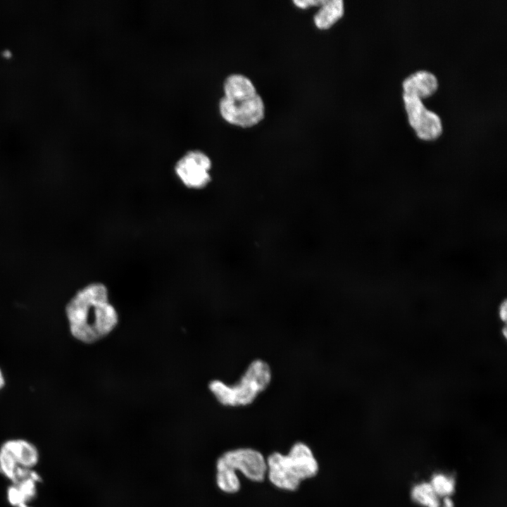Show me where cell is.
Returning a JSON list of instances; mask_svg holds the SVG:
<instances>
[{
	"label": "cell",
	"instance_id": "obj_6",
	"mask_svg": "<svg viewBox=\"0 0 507 507\" xmlns=\"http://www.w3.org/2000/svg\"><path fill=\"white\" fill-rule=\"evenodd\" d=\"M219 111L228 123L241 127H250L263 119L265 105L258 94L241 101H232L223 96L219 101Z\"/></svg>",
	"mask_w": 507,
	"mask_h": 507
},
{
	"label": "cell",
	"instance_id": "obj_1",
	"mask_svg": "<svg viewBox=\"0 0 507 507\" xmlns=\"http://www.w3.org/2000/svg\"><path fill=\"white\" fill-rule=\"evenodd\" d=\"M65 312L71 335L84 344L105 337L118 323L108 289L101 282L89 283L78 290L67 303Z\"/></svg>",
	"mask_w": 507,
	"mask_h": 507
},
{
	"label": "cell",
	"instance_id": "obj_4",
	"mask_svg": "<svg viewBox=\"0 0 507 507\" xmlns=\"http://www.w3.org/2000/svg\"><path fill=\"white\" fill-rule=\"evenodd\" d=\"M215 465L227 467L237 473L239 472L251 482H261L266 478V458L253 448L227 451L218 458Z\"/></svg>",
	"mask_w": 507,
	"mask_h": 507
},
{
	"label": "cell",
	"instance_id": "obj_2",
	"mask_svg": "<svg viewBox=\"0 0 507 507\" xmlns=\"http://www.w3.org/2000/svg\"><path fill=\"white\" fill-rule=\"evenodd\" d=\"M271 380L269 365L263 360L252 361L238 382L228 385L218 380L209 382L208 388L218 401L227 406H244L252 403Z\"/></svg>",
	"mask_w": 507,
	"mask_h": 507
},
{
	"label": "cell",
	"instance_id": "obj_9",
	"mask_svg": "<svg viewBox=\"0 0 507 507\" xmlns=\"http://www.w3.org/2000/svg\"><path fill=\"white\" fill-rule=\"evenodd\" d=\"M285 456L291 470L301 482L311 479L318 473V462L306 443H294Z\"/></svg>",
	"mask_w": 507,
	"mask_h": 507
},
{
	"label": "cell",
	"instance_id": "obj_7",
	"mask_svg": "<svg viewBox=\"0 0 507 507\" xmlns=\"http://www.w3.org/2000/svg\"><path fill=\"white\" fill-rule=\"evenodd\" d=\"M403 99L408 122L418 137L427 141L437 139L442 132L439 117L427 109L420 98L403 94Z\"/></svg>",
	"mask_w": 507,
	"mask_h": 507
},
{
	"label": "cell",
	"instance_id": "obj_19",
	"mask_svg": "<svg viewBox=\"0 0 507 507\" xmlns=\"http://www.w3.org/2000/svg\"><path fill=\"white\" fill-rule=\"evenodd\" d=\"M443 507H453L452 501L448 496L444 499Z\"/></svg>",
	"mask_w": 507,
	"mask_h": 507
},
{
	"label": "cell",
	"instance_id": "obj_15",
	"mask_svg": "<svg viewBox=\"0 0 507 507\" xmlns=\"http://www.w3.org/2000/svg\"><path fill=\"white\" fill-rule=\"evenodd\" d=\"M430 484L438 496H448L454 491L453 480L443 474L434 475Z\"/></svg>",
	"mask_w": 507,
	"mask_h": 507
},
{
	"label": "cell",
	"instance_id": "obj_8",
	"mask_svg": "<svg viewBox=\"0 0 507 507\" xmlns=\"http://www.w3.org/2000/svg\"><path fill=\"white\" fill-rule=\"evenodd\" d=\"M266 477L279 489L293 492L299 489L301 482L291 470L286 456L278 451L266 458Z\"/></svg>",
	"mask_w": 507,
	"mask_h": 507
},
{
	"label": "cell",
	"instance_id": "obj_13",
	"mask_svg": "<svg viewBox=\"0 0 507 507\" xmlns=\"http://www.w3.org/2000/svg\"><path fill=\"white\" fill-rule=\"evenodd\" d=\"M215 483L221 492L233 494L240 490L241 482L236 472L219 465H215Z\"/></svg>",
	"mask_w": 507,
	"mask_h": 507
},
{
	"label": "cell",
	"instance_id": "obj_12",
	"mask_svg": "<svg viewBox=\"0 0 507 507\" xmlns=\"http://www.w3.org/2000/svg\"><path fill=\"white\" fill-rule=\"evenodd\" d=\"M344 7L342 0H325L313 16L315 26L320 30L331 27L344 15Z\"/></svg>",
	"mask_w": 507,
	"mask_h": 507
},
{
	"label": "cell",
	"instance_id": "obj_14",
	"mask_svg": "<svg viewBox=\"0 0 507 507\" xmlns=\"http://www.w3.org/2000/svg\"><path fill=\"white\" fill-rule=\"evenodd\" d=\"M413 499L425 507H439L438 496L430 483L415 485L411 492Z\"/></svg>",
	"mask_w": 507,
	"mask_h": 507
},
{
	"label": "cell",
	"instance_id": "obj_16",
	"mask_svg": "<svg viewBox=\"0 0 507 507\" xmlns=\"http://www.w3.org/2000/svg\"><path fill=\"white\" fill-rule=\"evenodd\" d=\"M325 0H295L293 3L299 8L305 9L311 6H320Z\"/></svg>",
	"mask_w": 507,
	"mask_h": 507
},
{
	"label": "cell",
	"instance_id": "obj_10",
	"mask_svg": "<svg viewBox=\"0 0 507 507\" xmlns=\"http://www.w3.org/2000/svg\"><path fill=\"white\" fill-rule=\"evenodd\" d=\"M437 87V77L431 73L420 70L404 80L403 94L417 96L421 99L434 94Z\"/></svg>",
	"mask_w": 507,
	"mask_h": 507
},
{
	"label": "cell",
	"instance_id": "obj_11",
	"mask_svg": "<svg viewBox=\"0 0 507 507\" xmlns=\"http://www.w3.org/2000/svg\"><path fill=\"white\" fill-rule=\"evenodd\" d=\"M223 96L232 101L245 100L258 94L251 80L241 74L228 75L223 82Z\"/></svg>",
	"mask_w": 507,
	"mask_h": 507
},
{
	"label": "cell",
	"instance_id": "obj_3",
	"mask_svg": "<svg viewBox=\"0 0 507 507\" xmlns=\"http://www.w3.org/2000/svg\"><path fill=\"white\" fill-rule=\"evenodd\" d=\"M39 459V451L32 442L23 438L7 439L0 445V475L17 482L32 472Z\"/></svg>",
	"mask_w": 507,
	"mask_h": 507
},
{
	"label": "cell",
	"instance_id": "obj_18",
	"mask_svg": "<svg viewBox=\"0 0 507 507\" xmlns=\"http://www.w3.org/2000/svg\"><path fill=\"white\" fill-rule=\"evenodd\" d=\"M6 384V380L2 370L0 368V391L4 387Z\"/></svg>",
	"mask_w": 507,
	"mask_h": 507
},
{
	"label": "cell",
	"instance_id": "obj_17",
	"mask_svg": "<svg viewBox=\"0 0 507 507\" xmlns=\"http://www.w3.org/2000/svg\"><path fill=\"white\" fill-rule=\"evenodd\" d=\"M500 316L501 318L505 320L506 317V303H503L500 308Z\"/></svg>",
	"mask_w": 507,
	"mask_h": 507
},
{
	"label": "cell",
	"instance_id": "obj_5",
	"mask_svg": "<svg viewBox=\"0 0 507 507\" xmlns=\"http://www.w3.org/2000/svg\"><path fill=\"white\" fill-rule=\"evenodd\" d=\"M212 161L204 151H187L176 162L174 170L180 181L187 188L201 189L211 181Z\"/></svg>",
	"mask_w": 507,
	"mask_h": 507
}]
</instances>
